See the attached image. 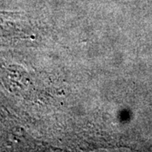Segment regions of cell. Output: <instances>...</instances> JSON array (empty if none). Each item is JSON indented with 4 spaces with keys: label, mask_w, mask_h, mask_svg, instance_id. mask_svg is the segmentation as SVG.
Segmentation results:
<instances>
[{
    "label": "cell",
    "mask_w": 152,
    "mask_h": 152,
    "mask_svg": "<svg viewBox=\"0 0 152 152\" xmlns=\"http://www.w3.org/2000/svg\"><path fill=\"white\" fill-rule=\"evenodd\" d=\"M15 16L6 13H0V39L8 37L12 35L15 31L11 27H15L13 25V20Z\"/></svg>",
    "instance_id": "cell-1"
}]
</instances>
